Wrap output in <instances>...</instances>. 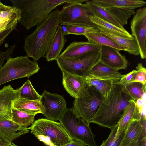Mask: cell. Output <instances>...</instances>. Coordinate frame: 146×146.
I'll return each instance as SVG.
<instances>
[{"label": "cell", "instance_id": "obj_1", "mask_svg": "<svg viewBox=\"0 0 146 146\" xmlns=\"http://www.w3.org/2000/svg\"><path fill=\"white\" fill-rule=\"evenodd\" d=\"M60 11L54 9L46 19L24 39L27 56L36 61L44 57L59 25Z\"/></svg>", "mask_w": 146, "mask_h": 146}, {"label": "cell", "instance_id": "obj_2", "mask_svg": "<svg viewBox=\"0 0 146 146\" xmlns=\"http://www.w3.org/2000/svg\"><path fill=\"white\" fill-rule=\"evenodd\" d=\"M122 87L116 82L114 83L90 123L110 129L117 123L131 100L122 92Z\"/></svg>", "mask_w": 146, "mask_h": 146}, {"label": "cell", "instance_id": "obj_3", "mask_svg": "<svg viewBox=\"0 0 146 146\" xmlns=\"http://www.w3.org/2000/svg\"><path fill=\"white\" fill-rule=\"evenodd\" d=\"M13 7L18 9V21L28 30L42 23L59 5L68 0H10Z\"/></svg>", "mask_w": 146, "mask_h": 146}, {"label": "cell", "instance_id": "obj_4", "mask_svg": "<svg viewBox=\"0 0 146 146\" xmlns=\"http://www.w3.org/2000/svg\"><path fill=\"white\" fill-rule=\"evenodd\" d=\"M28 128L31 133L47 146H60L73 141L60 123L46 118L38 119Z\"/></svg>", "mask_w": 146, "mask_h": 146}, {"label": "cell", "instance_id": "obj_5", "mask_svg": "<svg viewBox=\"0 0 146 146\" xmlns=\"http://www.w3.org/2000/svg\"><path fill=\"white\" fill-rule=\"evenodd\" d=\"M59 121L72 139L82 142L88 146H96L95 136L89 124L79 117L72 108H67Z\"/></svg>", "mask_w": 146, "mask_h": 146}, {"label": "cell", "instance_id": "obj_6", "mask_svg": "<svg viewBox=\"0 0 146 146\" xmlns=\"http://www.w3.org/2000/svg\"><path fill=\"white\" fill-rule=\"evenodd\" d=\"M7 59L0 68V85L15 79L29 78L40 69L36 61L30 60L27 56H9Z\"/></svg>", "mask_w": 146, "mask_h": 146}, {"label": "cell", "instance_id": "obj_7", "mask_svg": "<svg viewBox=\"0 0 146 146\" xmlns=\"http://www.w3.org/2000/svg\"><path fill=\"white\" fill-rule=\"evenodd\" d=\"M104 100L95 88L86 85L75 98L72 108L79 117L89 124Z\"/></svg>", "mask_w": 146, "mask_h": 146}, {"label": "cell", "instance_id": "obj_8", "mask_svg": "<svg viewBox=\"0 0 146 146\" xmlns=\"http://www.w3.org/2000/svg\"><path fill=\"white\" fill-rule=\"evenodd\" d=\"M87 1L68 0L65 3L60 11V24L97 27L90 19V17L93 15L86 3Z\"/></svg>", "mask_w": 146, "mask_h": 146}, {"label": "cell", "instance_id": "obj_9", "mask_svg": "<svg viewBox=\"0 0 146 146\" xmlns=\"http://www.w3.org/2000/svg\"><path fill=\"white\" fill-rule=\"evenodd\" d=\"M100 59V51H92L75 57H58L56 61L62 71L85 77L89 75L93 66Z\"/></svg>", "mask_w": 146, "mask_h": 146}, {"label": "cell", "instance_id": "obj_10", "mask_svg": "<svg viewBox=\"0 0 146 146\" xmlns=\"http://www.w3.org/2000/svg\"><path fill=\"white\" fill-rule=\"evenodd\" d=\"M41 96L40 101L45 109L43 115L48 119L59 121L67 108L63 96L51 94L45 90Z\"/></svg>", "mask_w": 146, "mask_h": 146}, {"label": "cell", "instance_id": "obj_11", "mask_svg": "<svg viewBox=\"0 0 146 146\" xmlns=\"http://www.w3.org/2000/svg\"><path fill=\"white\" fill-rule=\"evenodd\" d=\"M131 35L136 40L139 55L142 59L146 58V7L137 9L131 21Z\"/></svg>", "mask_w": 146, "mask_h": 146}, {"label": "cell", "instance_id": "obj_12", "mask_svg": "<svg viewBox=\"0 0 146 146\" xmlns=\"http://www.w3.org/2000/svg\"><path fill=\"white\" fill-rule=\"evenodd\" d=\"M100 60L104 64L118 70L126 69L129 62L118 49L108 46L101 45Z\"/></svg>", "mask_w": 146, "mask_h": 146}, {"label": "cell", "instance_id": "obj_13", "mask_svg": "<svg viewBox=\"0 0 146 146\" xmlns=\"http://www.w3.org/2000/svg\"><path fill=\"white\" fill-rule=\"evenodd\" d=\"M19 96V88L14 89L10 85L0 90V119L11 120L13 102Z\"/></svg>", "mask_w": 146, "mask_h": 146}, {"label": "cell", "instance_id": "obj_14", "mask_svg": "<svg viewBox=\"0 0 146 146\" xmlns=\"http://www.w3.org/2000/svg\"><path fill=\"white\" fill-rule=\"evenodd\" d=\"M146 138V120L133 119L125 131L121 146H127Z\"/></svg>", "mask_w": 146, "mask_h": 146}, {"label": "cell", "instance_id": "obj_15", "mask_svg": "<svg viewBox=\"0 0 146 146\" xmlns=\"http://www.w3.org/2000/svg\"><path fill=\"white\" fill-rule=\"evenodd\" d=\"M29 129L11 119H0V135L10 142L28 133Z\"/></svg>", "mask_w": 146, "mask_h": 146}, {"label": "cell", "instance_id": "obj_16", "mask_svg": "<svg viewBox=\"0 0 146 146\" xmlns=\"http://www.w3.org/2000/svg\"><path fill=\"white\" fill-rule=\"evenodd\" d=\"M88 75L114 82L119 81L123 76L118 70L105 64L100 59L93 66Z\"/></svg>", "mask_w": 146, "mask_h": 146}, {"label": "cell", "instance_id": "obj_17", "mask_svg": "<svg viewBox=\"0 0 146 146\" xmlns=\"http://www.w3.org/2000/svg\"><path fill=\"white\" fill-rule=\"evenodd\" d=\"M100 45L88 41H74L67 47L58 57L63 58H73L90 51H100Z\"/></svg>", "mask_w": 146, "mask_h": 146}, {"label": "cell", "instance_id": "obj_18", "mask_svg": "<svg viewBox=\"0 0 146 146\" xmlns=\"http://www.w3.org/2000/svg\"><path fill=\"white\" fill-rule=\"evenodd\" d=\"M62 72V83L65 89L71 96L75 98H77L86 85L85 77Z\"/></svg>", "mask_w": 146, "mask_h": 146}, {"label": "cell", "instance_id": "obj_19", "mask_svg": "<svg viewBox=\"0 0 146 146\" xmlns=\"http://www.w3.org/2000/svg\"><path fill=\"white\" fill-rule=\"evenodd\" d=\"M66 41L61 26L59 25L44 57L47 61L56 60L63 48Z\"/></svg>", "mask_w": 146, "mask_h": 146}, {"label": "cell", "instance_id": "obj_20", "mask_svg": "<svg viewBox=\"0 0 146 146\" xmlns=\"http://www.w3.org/2000/svg\"><path fill=\"white\" fill-rule=\"evenodd\" d=\"M92 3L104 9L113 8H124L135 10L142 7L146 2L142 0H93Z\"/></svg>", "mask_w": 146, "mask_h": 146}, {"label": "cell", "instance_id": "obj_21", "mask_svg": "<svg viewBox=\"0 0 146 146\" xmlns=\"http://www.w3.org/2000/svg\"><path fill=\"white\" fill-rule=\"evenodd\" d=\"M12 109L20 110L35 115L41 113L44 114L45 109L40 100H31L20 97L13 102Z\"/></svg>", "mask_w": 146, "mask_h": 146}, {"label": "cell", "instance_id": "obj_22", "mask_svg": "<svg viewBox=\"0 0 146 146\" xmlns=\"http://www.w3.org/2000/svg\"><path fill=\"white\" fill-rule=\"evenodd\" d=\"M19 17V10L13 6L0 11V32L17 25Z\"/></svg>", "mask_w": 146, "mask_h": 146}, {"label": "cell", "instance_id": "obj_23", "mask_svg": "<svg viewBox=\"0 0 146 146\" xmlns=\"http://www.w3.org/2000/svg\"><path fill=\"white\" fill-rule=\"evenodd\" d=\"M90 21L101 31L110 33L125 38L132 39L134 37L125 29H123L106 22L94 15L89 17Z\"/></svg>", "mask_w": 146, "mask_h": 146}, {"label": "cell", "instance_id": "obj_24", "mask_svg": "<svg viewBox=\"0 0 146 146\" xmlns=\"http://www.w3.org/2000/svg\"><path fill=\"white\" fill-rule=\"evenodd\" d=\"M100 32L111 38L129 54L135 56L139 54L138 45L134 38L132 39L125 38L103 31Z\"/></svg>", "mask_w": 146, "mask_h": 146}, {"label": "cell", "instance_id": "obj_25", "mask_svg": "<svg viewBox=\"0 0 146 146\" xmlns=\"http://www.w3.org/2000/svg\"><path fill=\"white\" fill-rule=\"evenodd\" d=\"M135 101L131 100L129 104L126 108L117 123L118 126L117 135L125 132L131 122L134 119L137 110Z\"/></svg>", "mask_w": 146, "mask_h": 146}, {"label": "cell", "instance_id": "obj_26", "mask_svg": "<svg viewBox=\"0 0 146 146\" xmlns=\"http://www.w3.org/2000/svg\"><path fill=\"white\" fill-rule=\"evenodd\" d=\"M84 36L89 42L95 44L103 45L115 48L120 51L125 50L113 40L100 32H92L85 34Z\"/></svg>", "mask_w": 146, "mask_h": 146}, {"label": "cell", "instance_id": "obj_27", "mask_svg": "<svg viewBox=\"0 0 146 146\" xmlns=\"http://www.w3.org/2000/svg\"><path fill=\"white\" fill-rule=\"evenodd\" d=\"M86 3L93 15L118 27L125 29L105 9L97 6L91 1L88 0Z\"/></svg>", "mask_w": 146, "mask_h": 146}, {"label": "cell", "instance_id": "obj_28", "mask_svg": "<svg viewBox=\"0 0 146 146\" xmlns=\"http://www.w3.org/2000/svg\"><path fill=\"white\" fill-rule=\"evenodd\" d=\"M146 85L134 82L122 87L121 90L132 100L136 101L139 99L142 98L143 95L146 93Z\"/></svg>", "mask_w": 146, "mask_h": 146}, {"label": "cell", "instance_id": "obj_29", "mask_svg": "<svg viewBox=\"0 0 146 146\" xmlns=\"http://www.w3.org/2000/svg\"><path fill=\"white\" fill-rule=\"evenodd\" d=\"M105 9L123 26L127 23L128 19L135 13L134 10L124 8L113 7Z\"/></svg>", "mask_w": 146, "mask_h": 146}, {"label": "cell", "instance_id": "obj_30", "mask_svg": "<svg viewBox=\"0 0 146 146\" xmlns=\"http://www.w3.org/2000/svg\"><path fill=\"white\" fill-rule=\"evenodd\" d=\"M35 116L20 110L12 109L11 120L22 127H27L33 123Z\"/></svg>", "mask_w": 146, "mask_h": 146}, {"label": "cell", "instance_id": "obj_31", "mask_svg": "<svg viewBox=\"0 0 146 146\" xmlns=\"http://www.w3.org/2000/svg\"><path fill=\"white\" fill-rule=\"evenodd\" d=\"M19 88V97L31 100H40L41 96L35 90L29 79Z\"/></svg>", "mask_w": 146, "mask_h": 146}, {"label": "cell", "instance_id": "obj_32", "mask_svg": "<svg viewBox=\"0 0 146 146\" xmlns=\"http://www.w3.org/2000/svg\"><path fill=\"white\" fill-rule=\"evenodd\" d=\"M118 126L116 124L111 129L110 134L106 140H104L100 146H119L124 137L125 132L117 135Z\"/></svg>", "mask_w": 146, "mask_h": 146}, {"label": "cell", "instance_id": "obj_33", "mask_svg": "<svg viewBox=\"0 0 146 146\" xmlns=\"http://www.w3.org/2000/svg\"><path fill=\"white\" fill-rule=\"evenodd\" d=\"M65 25L66 26L67 29L68 35L73 34L84 36L85 34L88 33L100 32L101 31L97 27L88 25Z\"/></svg>", "mask_w": 146, "mask_h": 146}, {"label": "cell", "instance_id": "obj_34", "mask_svg": "<svg viewBox=\"0 0 146 146\" xmlns=\"http://www.w3.org/2000/svg\"><path fill=\"white\" fill-rule=\"evenodd\" d=\"M114 82L111 80H100V82L94 88L105 98L108 95Z\"/></svg>", "mask_w": 146, "mask_h": 146}, {"label": "cell", "instance_id": "obj_35", "mask_svg": "<svg viewBox=\"0 0 146 146\" xmlns=\"http://www.w3.org/2000/svg\"><path fill=\"white\" fill-rule=\"evenodd\" d=\"M137 72L133 82H136L146 85V69L142 63H139L136 67Z\"/></svg>", "mask_w": 146, "mask_h": 146}, {"label": "cell", "instance_id": "obj_36", "mask_svg": "<svg viewBox=\"0 0 146 146\" xmlns=\"http://www.w3.org/2000/svg\"><path fill=\"white\" fill-rule=\"evenodd\" d=\"M137 72V70H133L127 74L123 75L121 79L116 83L123 87L133 82Z\"/></svg>", "mask_w": 146, "mask_h": 146}, {"label": "cell", "instance_id": "obj_37", "mask_svg": "<svg viewBox=\"0 0 146 146\" xmlns=\"http://www.w3.org/2000/svg\"><path fill=\"white\" fill-rule=\"evenodd\" d=\"M15 47V45L10 46L5 51H0V68L4 63V60L8 58L12 54Z\"/></svg>", "mask_w": 146, "mask_h": 146}, {"label": "cell", "instance_id": "obj_38", "mask_svg": "<svg viewBox=\"0 0 146 146\" xmlns=\"http://www.w3.org/2000/svg\"><path fill=\"white\" fill-rule=\"evenodd\" d=\"M17 25H16L8 30L0 32V45L3 44L5 38L8 35L16 28Z\"/></svg>", "mask_w": 146, "mask_h": 146}, {"label": "cell", "instance_id": "obj_39", "mask_svg": "<svg viewBox=\"0 0 146 146\" xmlns=\"http://www.w3.org/2000/svg\"><path fill=\"white\" fill-rule=\"evenodd\" d=\"M0 146H18L0 135Z\"/></svg>", "mask_w": 146, "mask_h": 146}, {"label": "cell", "instance_id": "obj_40", "mask_svg": "<svg viewBox=\"0 0 146 146\" xmlns=\"http://www.w3.org/2000/svg\"><path fill=\"white\" fill-rule=\"evenodd\" d=\"M135 104L137 109H140L146 106V101L142 98L139 99L136 101Z\"/></svg>", "mask_w": 146, "mask_h": 146}, {"label": "cell", "instance_id": "obj_41", "mask_svg": "<svg viewBox=\"0 0 146 146\" xmlns=\"http://www.w3.org/2000/svg\"><path fill=\"white\" fill-rule=\"evenodd\" d=\"M119 146H123L120 145ZM125 146H146V138L141 141L134 142L128 145Z\"/></svg>", "mask_w": 146, "mask_h": 146}, {"label": "cell", "instance_id": "obj_42", "mask_svg": "<svg viewBox=\"0 0 146 146\" xmlns=\"http://www.w3.org/2000/svg\"><path fill=\"white\" fill-rule=\"evenodd\" d=\"M84 143L78 141L74 140L71 143L60 146H86Z\"/></svg>", "mask_w": 146, "mask_h": 146}, {"label": "cell", "instance_id": "obj_43", "mask_svg": "<svg viewBox=\"0 0 146 146\" xmlns=\"http://www.w3.org/2000/svg\"><path fill=\"white\" fill-rule=\"evenodd\" d=\"M61 25L62 31L64 36L68 35V30L66 26L64 25Z\"/></svg>", "mask_w": 146, "mask_h": 146}, {"label": "cell", "instance_id": "obj_44", "mask_svg": "<svg viewBox=\"0 0 146 146\" xmlns=\"http://www.w3.org/2000/svg\"><path fill=\"white\" fill-rule=\"evenodd\" d=\"M11 7V6H7L4 5L0 1V11L10 8Z\"/></svg>", "mask_w": 146, "mask_h": 146}]
</instances>
